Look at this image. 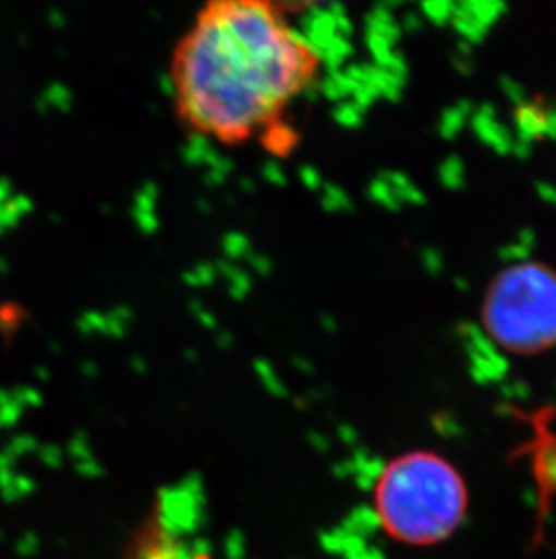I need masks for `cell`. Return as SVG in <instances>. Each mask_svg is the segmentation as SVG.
Here are the masks:
<instances>
[{
  "instance_id": "4fadbf2b",
  "label": "cell",
  "mask_w": 556,
  "mask_h": 559,
  "mask_svg": "<svg viewBox=\"0 0 556 559\" xmlns=\"http://www.w3.org/2000/svg\"><path fill=\"white\" fill-rule=\"evenodd\" d=\"M336 122L341 126L352 127L360 122V112H358L356 106L352 104H340L336 107L335 111Z\"/></svg>"
},
{
  "instance_id": "7a4b0ae2",
  "label": "cell",
  "mask_w": 556,
  "mask_h": 559,
  "mask_svg": "<svg viewBox=\"0 0 556 559\" xmlns=\"http://www.w3.org/2000/svg\"><path fill=\"white\" fill-rule=\"evenodd\" d=\"M468 492L462 476L439 454L412 451L379 473L374 509L385 533L412 547L436 545L461 525Z\"/></svg>"
},
{
  "instance_id": "30bf717a",
  "label": "cell",
  "mask_w": 556,
  "mask_h": 559,
  "mask_svg": "<svg viewBox=\"0 0 556 559\" xmlns=\"http://www.w3.org/2000/svg\"><path fill=\"white\" fill-rule=\"evenodd\" d=\"M80 332L87 333H107V319L106 313L100 311H89L85 313L78 321Z\"/></svg>"
},
{
  "instance_id": "ba28073f",
  "label": "cell",
  "mask_w": 556,
  "mask_h": 559,
  "mask_svg": "<svg viewBox=\"0 0 556 559\" xmlns=\"http://www.w3.org/2000/svg\"><path fill=\"white\" fill-rule=\"evenodd\" d=\"M351 205V201L347 198L346 192L340 187L327 186L322 187V206L329 212L346 211Z\"/></svg>"
},
{
  "instance_id": "e0dca14e",
  "label": "cell",
  "mask_w": 556,
  "mask_h": 559,
  "mask_svg": "<svg viewBox=\"0 0 556 559\" xmlns=\"http://www.w3.org/2000/svg\"><path fill=\"white\" fill-rule=\"evenodd\" d=\"M148 559H181L178 555H173V550L164 549V547H153L148 552ZM194 559H208L206 556H195Z\"/></svg>"
},
{
  "instance_id": "d6986e66",
  "label": "cell",
  "mask_w": 556,
  "mask_h": 559,
  "mask_svg": "<svg viewBox=\"0 0 556 559\" xmlns=\"http://www.w3.org/2000/svg\"><path fill=\"white\" fill-rule=\"evenodd\" d=\"M159 85H161V91L167 93V95H173L178 91V82H176L173 74H164L161 80H159Z\"/></svg>"
},
{
  "instance_id": "ac0fdd59",
  "label": "cell",
  "mask_w": 556,
  "mask_h": 559,
  "mask_svg": "<svg viewBox=\"0 0 556 559\" xmlns=\"http://www.w3.org/2000/svg\"><path fill=\"white\" fill-rule=\"evenodd\" d=\"M547 435L546 443H544V449H547L546 456L549 459L552 456L553 462V473H547V475H552V480L556 484V440L555 437H549L547 431H544Z\"/></svg>"
},
{
  "instance_id": "5b68a950",
  "label": "cell",
  "mask_w": 556,
  "mask_h": 559,
  "mask_svg": "<svg viewBox=\"0 0 556 559\" xmlns=\"http://www.w3.org/2000/svg\"><path fill=\"white\" fill-rule=\"evenodd\" d=\"M217 274L222 275L228 281V288H230V296L235 299H244L250 294L252 288V280L244 270L235 266V263H231L228 259H222L216 264Z\"/></svg>"
},
{
  "instance_id": "3957f363",
  "label": "cell",
  "mask_w": 556,
  "mask_h": 559,
  "mask_svg": "<svg viewBox=\"0 0 556 559\" xmlns=\"http://www.w3.org/2000/svg\"><path fill=\"white\" fill-rule=\"evenodd\" d=\"M483 324L500 348L517 355L541 354L556 344V272L524 261L503 270L489 285Z\"/></svg>"
},
{
  "instance_id": "52a82bcc",
  "label": "cell",
  "mask_w": 556,
  "mask_h": 559,
  "mask_svg": "<svg viewBox=\"0 0 556 559\" xmlns=\"http://www.w3.org/2000/svg\"><path fill=\"white\" fill-rule=\"evenodd\" d=\"M216 264L200 263L194 269L183 275L184 283L194 288H203V286H210L217 280Z\"/></svg>"
},
{
  "instance_id": "9c48e42d",
  "label": "cell",
  "mask_w": 556,
  "mask_h": 559,
  "mask_svg": "<svg viewBox=\"0 0 556 559\" xmlns=\"http://www.w3.org/2000/svg\"><path fill=\"white\" fill-rule=\"evenodd\" d=\"M235 169V165L231 164L230 158H226V156H221V158L217 159V164L208 167V175H206V183L208 186H221L225 183L226 178L233 173Z\"/></svg>"
},
{
  "instance_id": "5bb4252c",
  "label": "cell",
  "mask_w": 556,
  "mask_h": 559,
  "mask_svg": "<svg viewBox=\"0 0 556 559\" xmlns=\"http://www.w3.org/2000/svg\"><path fill=\"white\" fill-rule=\"evenodd\" d=\"M299 178L302 183H304L305 189L310 190H322L324 187V180H322V175L315 167H311V165H304V167H300Z\"/></svg>"
},
{
  "instance_id": "2e32d148",
  "label": "cell",
  "mask_w": 556,
  "mask_h": 559,
  "mask_svg": "<svg viewBox=\"0 0 556 559\" xmlns=\"http://www.w3.org/2000/svg\"><path fill=\"white\" fill-rule=\"evenodd\" d=\"M246 261L258 275L271 274V270H274V264L263 253L252 252L247 255Z\"/></svg>"
},
{
  "instance_id": "44dd1931",
  "label": "cell",
  "mask_w": 556,
  "mask_h": 559,
  "mask_svg": "<svg viewBox=\"0 0 556 559\" xmlns=\"http://www.w3.org/2000/svg\"><path fill=\"white\" fill-rule=\"evenodd\" d=\"M241 187L244 192H253V190H255V183H253L252 180H242Z\"/></svg>"
},
{
  "instance_id": "ffe728a7",
  "label": "cell",
  "mask_w": 556,
  "mask_h": 559,
  "mask_svg": "<svg viewBox=\"0 0 556 559\" xmlns=\"http://www.w3.org/2000/svg\"><path fill=\"white\" fill-rule=\"evenodd\" d=\"M321 322L322 326L326 328L327 332H333V330H335L336 324L335 319H333V317L324 316L322 317Z\"/></svg>"
},
{
  "instance_id": "8992f818",
  "label": "cell",
  "mask_w": 556,
  "mask_h": 559,
  "mask_svg": "<svg viewBox=\"0 0 556 559\" xmlns=\"http://www.w3.org/2000/svg\"><path fill=\"white\" fill-rule=\"evenodd\" d=\"M222 250H225L226 259L235 263L239 259L246 261L247 255L253 252L252 241L242 233H228L222 238Z\"/></svg>"
},
{
  "instance_id": "6da1fadb",
  "label": "cell",
  "mask_w": 556,
  "mask_h": 559,
  "mask_svg": "<svg viewBox=\"0 0 556 559\" xmlns=\"http://www.w3.org/2000/svg\"><path fill=\"white\" fill-rule=\"evenodd\" d=\"M313 62L271 5L216 2L183 44L173 76L197 132L237 140L271 122L310 84Z\"/></svg>"
},
{
  "instance_id": "9a60e30c",
  "label": "cell",
  "mask_w": 556,
  "mask_h": 559,
  "mask_svg": "<svg viewBox=\"0 0 556 559\" xmlns=\"http://www.w3.org/2000/svg\"><path fill=\"white\" fill-rule=\"evenodd\" d=\"M190 311H192V316H194L203 326L210 328V330L217 328L216 316H214L208 308H205V305H201L200 301H192L190 302Z\"/></svg>"
},
{
  "instance_id": "8fae6325",
  "label": "cell",
  "mask_w": 556,
  "mask_h": 559,
  "mask_svg": "<svg viewBox=\"0 0 556 559\" xmlns=\"http://www.w3.org/2000/svg\"><path fill=\"white\" fill-rule=\"evenodd\" d=\"M263 176L264 180L275 187H283L288 183L286 170L282 169V165L278 164V162H274V159H268V162L263 165Z\"/></svg>"
},
{
  "instance_id": "7c38bea8",
  "label": "cell",
  "mask_w": 556,
  "mask_h": 559,
  "mask_svg": "<svg viewBox=\"0 0 556 559\" xmlns=\"http://www.w3.org/2000/svg\"><path fill=\"white\" fill-rule=\"evenodd\" d=\"M132 216H134L137 227L142 228V233L154 234L159 228L156 212L132 211Z\"/></svg>"
},
{
  "instance_id": "277c9868",
  "label": "cell",
  "mask_w": 556,
  "mask_h": 559,
  "mask_svg": "<svg viewBox=\"0 0 556 559\" xmlns=\"http://www.w3.org/2000/svg\"><path fill=\"white\" fill-rule=\"evenodd\" d=\"M181 154H183L184 164L192 165V167H200V165L211 167L222 156L211 145L210 136L203 132H194L189 142L184 143Z\"/></svg>"
}]
</instances>
